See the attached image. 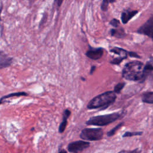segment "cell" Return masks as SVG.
<instances>
[{
    "label": "cell",
    "mask_w": 153,
    "mask_h": 153,
    "mask_svg": "<svg viewBox=\"0 0 153 153\" xmlns=\"http://www.w3.org/2000/svg\"><path fill=\"white\" fill-rule=\"evenodd\" d=\"M13 58L3 51H0V69L10 66L13 63Z\"/></svg>",
    "instance_id": "cell-9"
},
{
    "label": "cell",
    "mask_w": 153,
    "mask_h": 153,
    "mask_svg": "<svg viewBox=\"0 0 153 153\" xmlns=\"http://www.w3.org/2000/svg\"><path fill=\"white\" fill-rule=\"evenodd\" d=\"M89 49L86 52L85 55L88 58L92 60H99L103 56L105 51V49L102 47L94 48L89 45Z\"/></svg>",
    "instance_id": "cell-8"
},
{
    "label": "cell",
    "mask_w": 153,
    "mask_h": 153,
    "mask_svg": "<svg viewBox=\"0 0 153 153\" xmlns=\"http://www.w3.org/2000/svg\"><path fill=\"white\" fill-rule=\"evenodd\" d=\"M144 66V63L139 61L126 63L122 70V77L126 80L143 83Z\"/></svg>",
    "instance_id": "cell-1"
},
{
    "label": "cell",
    "mask_w": 153,
    "mask_h": 153,
    "mask_svg": "<svg viewBox=\"0 0 153 153\" xmlns=\"http://www.w3.org/2000/svg\"><path fill=\"white\" fill-rule=\"evenodd\" d=\"M28 94L25 92H15L11 93L7 95H5L2 98H0V105L2 104L6 99L13 98V97H28Z\"/></svg>",
    "instance_id": "cell-15"
},
{
    "label": "cell",
    "mask_w": 153,
    "mask_h": 153,
    "mask_svg": "<svg viewBox=\"0 0 153 153\" xmlns=\"http://www.w3.org/2000/svg\"><path fill=\"white\" fill-rule=\"evenodd\" d=\"M124 116H125L124 112V111H122L93 116L86 122V124L87 126H95L99 127L105 126L117 121L123 117Z\"/></svg>",
    "instance_id": "cell-3"
},
{
    "label": "cell",
    "mask_w": 153,
    "mask_h": 153,
    "mask_svg": "<svg viewBox=\"0 0 153 153\" xmlns=\"http://www.w3.org/2000/svg\"><path fill=\"white\" fill-rule=\"evenodd\" d=\"M109 4V0H104L102 2V4L101 5V9L103 11H107L108 9V6Z\"/></svg>",
    "instance_id": "cell-20"
},
{
    "label": "cell",
    "mask_w": 153,
    "mask_h": 153,
    "mask_svg": "<svg viewBox=\"0 0 153 153\" xmlns=\"http://www.w3.org/2000/svg\"><path fill=\"white\" fill-rule=\"evenodd\" d=\"M152 70H153L152 61V58L151 57L150 61H147L144 66V70H143V82H144L148 78V76H149L150 75L152 74Z\"/></svg>",
    "instance_id": "cell-12"
},
{
    "label": "cell",
    "mask_w": 153,
    "mask_h": 153,
    "mask_svg": "<svg viewBox=\"0 0 153 153\" xmlns=\"http://www.w3.org/2000/svg\"><path fill=\"white\" fill-rule=\"evenodd\" d=\"M143 132H126L122 135V138H129L135 136H141Z\"/></svg>",
    "instance_id": "cell-17"
},
{
    "label": "cell",
    "mask_w": 153,
    "mask_h": 153,
    "mask_svg": "<svg viewBox=\"0 0 153 153\" xmlns=\"http://www.w3.org/2000/svg\"><path fill=\"white\" fill-rule=\"evenodd\" d=\"M96 68H97V67H96V66H94V65H93L91 66V68L90 70V73H89L90 75H92L94 73V71L96 70Z\"/></svg>",
    "instance_id": "cell-23"
},
{
    "label": "cell",
    "mask_w": 153,
    "mask_h": 153,
    "mask_svg": "<svg viewBox=\"0 0 153 153\" xmlns=\"http://www.w3.org/2000/svg\"><path fill=\"white\" fill-rule=\"evenodd\" d=\"M55 3H57V5L59 7H60L63 3V1H61V0H57V1H55Z\"/></svg>",
    "instance_id": "cell-24"
},
{
    "label": "cell",
    "mask_w": 153,
    "mask_h": 153,
    "mask_svg": "<svg viewBox=\"0 0 153 153\" xmlns=\"http://www.w3.org/2000/svg\"><path fill=\"white\" fill-rule=\"evenodd\" d=\"M110 52L114 53L115 54H117L119 56L116 58H114L109 61V63L112 65H119L123 61L126 59L127 58V51L124 49L115 47L112 49H110Z\"/></svg>",
    "instance_id": "cell-5"
},
{
    "label": "cell",
    "mask_w": 153,
    "mask_h": 153,
    "mask_svg": "<svg viewBox=\"0 0 153 153\" xmlns=\"http://www.w3.org/2000/svg\"><path fill=\"white\" fill-rule=\"evenodd\" d=\"M137 32L139 34L144 35L151 39L153 38V15L152 14L151 17L148 19L146 22H145L142 25H141L137 31Z\"/></svg>",
    "instance_id": "cell-6"
},
{
    "label": "cell",
    "mask_w": 153,
    "mask_h": 153,
    "mask_svg": "<svg viewBox=\"0 0 153 153\" xmlns=\"http://www.w3.org/2000/svg\"><path fill=\"white\" fill-rule=\"evenodd\" d=\"M34 130V127H32V128L31 129V131H33Z\"/></svg>",
    "instance_id": "cell-28"
},
{
    "label": "cell",
    "mask_w": 153,
    "mask_h": 153,
    "mask_svg": "<svg viewBox=\"0 0 153 153\" xmlns=\"http://www.w3.org/2000/svg\"><path fill=\"white\" fill-rule=\"evenodd\" d=\"M117 94L113 91H107L92 99L87 105L88 109H99L103 111L109 108L116 102Z\"/></svg>",
    "instance_id": "cell-2"
},
{
    "label": "cell",
    "mask_w": 153,
    "mask_h": 153,
    "mask_svg": "<svg viewBox=\"0 0 153 153\" xmlns=\"http://www.w3.org/2000/svg\"><path fill=\"white\" fill-rule=\"evenodd\" d=\"M109 24L111 26H112L114 28H117L120 27V21L119 20V19L114 18L109 22Z\"/></svg>",
    "instance_id": "cell-19"
},
{
    "label": "cell",
    "mask_w": 153,
    "mask_h": 153,
    "mask_svg": "<svg viewBox=\"0 0 153 153\" xmlns=\"http://www.w3.org/2000/svg\"><path fill=\"white\" fill-rule=\"evenodd\" d=\"M142 150L139 148H135L132 150H125L123 149L117 153H141Z\"/></svg>",
    "instance_id": "cell-21"
},
{
    "label": "cell",
    "mask_w": 153,
    "mask_h": 153,
    "mask_svg": "<svg viewBox=\"0 0 153 153\" xmlns=\"http://www.w3.org/2000/svg\"><path fill=\"white\" fill-rule=\"evenodd\" d=\"M58 153H68V152H67V151H66V149H62L61 150H60V151L58 152Z\"/></svg>",
    "instance_id": "cell-25"
},
{
    "label": "cell",
    "mask_w": 153,
    "mask_h": 153,
    "mask_svg": "<svg viewBox=\"0 0 153 153\" xmlns=\"http://www.w3.org/2000/svg\"><path fill=\"white\" fill-rule=\"evenodd\" d=\"M109 34L111 36L116 37L117 38H124L127 35L125 30L122 27L111 29L109 31Z\"/></svg>",
    "instance_id": "cell-13"
},
{
    "label": "cell",
    "mask_w": 153,
    "mask_h": 153,
    "mask_svg": "<svg viewBox=\"0 0 153 153\" xmlns=\"http://www.w3.org/2000/svg\"><path fill=\"white\" fill-rule=\"evenodd\" d=\"M104 130L101 127L84 128L80 134V138L84 141H98L103 138Z\"/></svg>",
    "instance_id": "cell-4"
},
{
    "label": "cell",
    "mask_w": 153,
    "mask_h": 153,
    "mask_svg": "<svg viewBox=\"0 0 153 153\" xmlns=\"http://www.w3.org/2000/svg\"><path fill=\"white\" fill-rule=\"evenodd\" d=\"M124 124V122H121L119 124H118L117 126H115L114 128H112L111 130L108 131L107 133V135L108 137H111L114 136L115 134L116 133V132Z\"/></svg>",
    "instance_id": "cell-16"
},
{
    "label": "cell",
    "mask_w": 153,
    "mask_h": 153,
    "mask_svg": "<svg viewBox=\"0 0 153 153\" xmlns=\"http://www.w3.org/2000/svg\"><path fill=\"white\" fill-rule=\"evenodd\" d=\"M125 86H126V83L124 82L119 83L114 86L113 92L116 94H119L121 92V91L123 89V88L125 87Z\"/></svg>",
    "instance_id": "cell-18"
},
{
    "label": "cell",
    "mask_w": 153,
    "mask_h": 153,
    "mask_svg": "<svg viewBox=\"0 0 153 153\" xmlns=\"http://www.w3.org/2000/svg\"><path fill=\"white\" fill-rule=\"evenodd\" d=\"M127 54L131 57H135L137 59H141V56H139L137 53L134 51H128Z\"/></svg>",
    "instance_id": "cell-22"
},
{
    "label": "cell",
    "mask_w": 153,
    "mask_h": 153,
    "mask_svg": "<svg viewBox=\"0 0 153 153\" xmlns=\"http://www.w3.org/2000/svg\"><path fill=\"white\" fill-rule=\"evenodd\" d=\"M2 6H1V9H0V14H1V11H2ZM0 20H1V19H0Z\"/></svg>",
    "instance_id": "cell-26"
},
{
    "label": "cell",
    "mask_w": 153,
    "mask_h": 153,
    "mask_svg": "<svg viewBox=\"0 0 153 153\" xmlns=\"http://www.w3.org/2000/svg\"><path fill=\"white\" fill-rule=\"evenodd\" d=\"M138 10H124L121 14V21L123 24H127L129 21L135 16L138 13Z\"/></svg>",
    "instance_id": "cell-10"
},
{
    "label": "cell",
    "mask_w": 153,
    "mask_h": 153,
    "mask_svg": "<svg viewBox=\"0 0 153 153\" xmlns=\"http://www.w3.org/2000/svg\"><path fill=\"white\" fill-rule=\"evenodd\" d=\"M71 111L69 109H66L64 110L62 115V121L58 129L59 132L60 133H62L65 132L67 126L68 119L71 116Z\"/></svg>",
    "instance_id": "cell-11"
},
{
    "label": "cell",
    "mask_w": 153,
    "mask_h": 153,
    "mask_svg": "<svg viewBox=\"0 0 153 153\" xmlns=\"http://www.w3.org/2000/svg\"><path fill=\"white\" fill-rule=\"evenodd\" d=\"M81 79H82L83 81H85L86 80V79H84V78H83V77H82H82H81Z\"/></svg>",
    "instance_id": "cell-27"
},
{
    "label": "cell",
    "mask_w": 153,
    "mask_h": 153,
    "mask_svg": "<svg viewBox=\"0 0 153 153\" xmlns=\"http://www.w3.org/2000/svg\"><path fill=\"white\" fill-rule=\"evenodd\" d=\"M90 142L79 140L70 142L67 147V150L69 152L77 153L78 152L82 151L84 149L88 148L89 147H90Z\"/></svg>",
    "instance_id": "cell-7"
},
{
    "label": "cell",
    "mask_w": 153,
    "mask_h": 153,
    "mask_svg": "<svg viewBox=\"0 0 153 153\" xmlns=\"http://www.w3.org/2000/svg\"><path fill=\"white\" fill-rule=\"evenodd\" d=\"M141 100L143 103L153 104V92L151 91L144 92L141 95Z\"/></svg>",
    "instance_id": "cell-14"
}]
</instances>
